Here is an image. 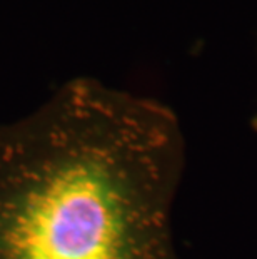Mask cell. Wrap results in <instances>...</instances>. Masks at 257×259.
I'll list each match as a JSON object with an SVG mask.
<instances>
[{
  "instance_id": "cell-1",
  "label": "cell",
  "mask_w": 257,
  "mask_h": 259,
  "mask_svg": "<svg viewBox=\"0 0 257 259\" xmlns=\"http://www.w3.org/2000/svg\"><path fill=\"white\" fill-rule=\"evenodd\" d=\"M177 114L94 77L0 124V259H179Z\"/></svg>"
},
{
  "instance_id": "cell-2",
  "label": "cell",
  "mask_w": 257,
  "mask_h": 259,
  "mask_svg": "<svg viewBox=\"0 0 257 259\" xmlns=\"http://www.w3.org/2000/svg\"><path fill=\"white\" fill-rule=\"evenodd\" d=\"M250 125H252V129L257 132V114L252 117V120H250Z\"/></svg>"
}]
</instances>
